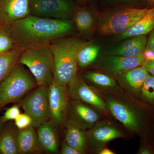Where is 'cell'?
I'll return each instance as SVG.
<instances>
[{
  "mask_svg": "<svg viewBox=\"0 0 154 154\" xmlns=\"http://www.w3.org/2000/svg\"><path fill=\"white\" fill-rule=\"evenodd\" d=\"M69 20H58L28 15L14 22L6 30L15 47L23 50L49 44L64 37L73 30Z\"/></svg>",
  "mask_w": 154,
  "mask_h": 154,
  "instance_id": "obj_1",
  "label": "cell"
},
{
  "mask_svg": "<svg viewBox=\"0 0 154 154\" xmlns=\"http://www.w3.org/2000/svg\"><path fill=\"white\" fill-rule=\"evenodd\" d=\"M100 93L110 114L130 132L149 140L150 125L154 119V107L123 90L116 93Z\"/></svg>",
  "mask_w": 154,
  "mask_h": 154,
  "instance_id": "obj_2",
  "label": "cell"
},
{
  "mask_svg": "<svg viewBox=\"0 0 154 154\" xmlns=\"http://www.w3.org/2000/svg\"><path fill=\"white\" fill-rule=\"evenodd\" d=\"M86 43L77 37L64 36L50 43L54 63L53 82L68 85L76 75L78 54Z\"/></svg>",
  "mask_w": 154,
  "mask_h": 154,
  "instance_id": "obj_3",
  "label": "cell"
},
{
  "mask_svg": "<svg viewBox=\"0 0 154 154\" xmlns=\"http://www.w3.org/2000/svg\"><path fill=\"white\" fill-rule=\"evenodd\" d=\"M18 63L28 67L38 85L49 87L53 82L54 58L50 44L24 49Z\"/></svg>",
  "mask_w": 154,
  "mask_h": 154,
  "instance_id": "obj_4",
  "label": "cell"
},
{
  "mask_svg": "<svg viewBox=\"0 0 154 154\" xmlns=\"http://www.w3.org/2000/svg\"><path fill=\"white\" fill-rule=\"evenodd\" d=\"M150 9L123 7L102 12L99 14L97 29L104 35H118L137 23Z\"/></svg>",
  "mask_w": 154,
  "mask_h": 154,
  "instance_id": "obj_5",
  "label": "cell"
},
{
  "mask_svg": "<svg viewBox=\"0 0 154 154\" xmlns=\"http://www.w3.org/2000/svg\"><path fill=\"white\" fill-rule=\"evenodd\" d=\"M38 85L30 71L18 63L0 84V109L19 101Z\"/></svg>",
  "mask_w": 154,
  "mask_h": 154,
  "instance_id": "obj_6",
  "label": "cell"
},
{
  "mask_svg": "<svg viewBox=\"0 0 154 154\" xmlns=\"http://www.w3.org/2000/svg\"><path fill=\"white\" fill-rule=\"evenodd\" d=\"M18 105L32 119V125L37 128L50 117L48 87L38 85L29 92Z\"/></svg>",
  "mask_w": 154,
  "mask_h": 154,
  "instance_id": "obj_7",
  "label": "cell"
},
{
  "mask_svg": "<svg viewBox=\"0 0 154 154\" xmlns=\"http://www.w3.org/2000/svg\"><path fill=\"white\" fill-rule=\"evenodd\" d=\"M30 15L58 20H69L75 9L71 0H29Z\"/></svg>",
  "mask_w": 154,
  "mask_h": 154,
  "instance_id": "obj_8",
  "label": "cell"
},
{
  "mask_svg": "<svg viewBox=\"0 0 154 154\" xmlns=\"http://www.w3.org/2000/svg\"><path fill=\"white\" fill-rule=\"evenodd\" d=\"M68 87L71 99L92 105L105 115L110 114L108 106L101 93L87 84L82 77L78 74Z\"/></svg>",
  "mask_w": 154,
  "mask_h": 154,
  "instance_id": "obj_9",
  "label": "cell"
},
{
  "mask_svg": "<svg viewBox=\"0 0 154 154\" xmlns=\"http://www.w3.org/2000/svg\"><path fill=\"white\" fill-rule=\"evenodd\" d=\"M86 132L88 147L97 153L107 143L126 135L123 130L107 119L100 120Z\"/></svg>",
  "mask_w": 154,
  "mask_h": 154,
  "instance_id": "obj_10",
  "label": "cell"
},
{
  "mask_svg": "<svg viewBox=\"0 0 154 154\" xmlns=\"http://www.w3.org/2000/svg\"><path fill=\"white\" fill-rule=\"evenodd\" d=\"M70 99L68 85L52 82L48 87L50 119L59 126L64 125L67 119Z\"/></svg>",
  "mask_w": 154,
  "mask_h": 154,
  "instance_id": "obj_11",
  "label": "cell"
},
{
  "mask_svg": "<svg viewBox=\"0 0 154 154\" xmlns=\"http://www.w3.org/2000/svg\"><path fill=\"white\" fill-rule=\"evenodd\" d=\"M102 114L92 105L70 99L67 118L84 131H88L101 120Z\"/></svg>",
  "mask_w": 154,
  "mask_h": 154,
  "instance_id": "obj_12",
  "label": "cell"
},
{
  "mask_svg": "<svg viewBox=\"0 0 154 154\" xmlns=\"http://www.w3.org/2000/svg\"><path fill=\"white\" fill-rule=\"evenodd\" d=\"M29 0H0V28L30 15Z\"/></svg>",
  "mask_w": 154,
  "mask_h": 154,
  "instance_id": "obj_13",
  "label": "cell"
},
{
  "mask_svg": "<svg viewBox=\"0 0 154 154\" xmlns=\"http://www.w3.org/2000/svg\"><path fill=\"white\" fill-rule=\"evenodd\" d=\"M144 60L143 52L132 57L110 55L103 61L102 67L114 78L130 70L141 66Z\"/></svg>",
  "mask_w": 154,
  "mask_h": 154,
  "instance_id": "obj_14",
  "label": "cell"
},
{
  "mask_svg": "<svg viewBox=\"0 0 154 154\" xmlns=\"http://www.w3.org/2000/svg\"><path fill=\"white\" fill-rule=\"evenodd\" d=\"M149 74L148 72L142 67L139 66L125 72L114 78L122 90L140 101V89Z\"/></svg>",
  "mask_w": 154,
  "mask_h": 154,
  "instance_id": "obj_15",
  "label": "cell"
},
{
  "mask_svg": "<svg viewBox=\"0 0 154 154\" xmlns=\"http://www.w3.org/2000/svg\"><path fill=\"white\" fill-rule=\"evenodd\" d=\"M58 127L54 122L49 119L37 128L36 133L42 151L53 154L59 152Z\"/></svg>",
  "mask_w": 154,
  "mask_h": 154,
  "instance_id": "obj_16",
  "label": "cell"
},
{
  "mask_svg": "<svg viewBox=\"0 0 154 154\" xmlns=\"http://www.w3.org/2000/svg\"><path fill=\"white\" fill-rule=\"evenodd\" d=\"M82 78L100 93H116L122 90L113 77L103 73L85 71L82 73Z\"/></svg>",
  "mask_w": 154,
  "mask_h": 154,
  "instance_id": "obj_17",
  "label": "cell"
},
{
  "mask_svg": "<svg viewBox=\"0 0 154 154\" xmlns=\"http://www.w3.org/2000/svg\"><path fill=\"white\" fill-rule=\"evenodd\" d=\"M65 126V142L79 151L82 154L87 152L88 147L87 132L80 128L67 118Z\"/></svg>",
  "mask_w": 154,
  "mask_h": 154,
  "instance_id": "obj_18",
  "label": "cell"
},
{
  "mask_svg": "<svg viewBox=\"0 0 154 154\" xmlns=\"http://www.w3.org/2000/svg\"><path fill=\"white\" fill-rule=\"evenodd\" d=\"M35 128L32 125L19 130L17 137L19 154L35 153L41 152Z\"/></svg>",
  "mask_w": 154,
  "mask_h": 154,
  "instance_id": "obj_19",
  "label": "cell"
},
{
  "mask_svg": "<svg viewBox=\"0 0 154 154\" xmlns=\"http://www.w3.org/2000/svg\"><path fill=\"white\" fill-rule=\"evenodd\" d=\"M110 53V55L132 57L144 52L147 38L146 35L130 37Z\"/></svg>",
  "mask_w": 154,
  "mask_h": 154,
  "instance_id": "obj_20",
  "label": "cell"
},
{
  "mask_svg": "<svg viewBox=\"0 0 154 154\" xmlns=\"http://www.w3.org/2000/svg\"><path fill=\"white\" fill-rule=\"evenodd\" d=\"M88 7L75 9L73 14V20L78 31L83 34L93 32L96 24V15Z\"/></svg>",
  "mask_w": 154,
  "mask_h": 154,
  "instance_id": "obj_21",
  "label": "cell"
},
{
  "mask_svg": "<svg viewBox=\"0 0 154 154\" xmlns=\"http://www.w3.org/2000/svg\"><path fill=\"white\" fill-rule=\"evenodd\" d=\"M19 130L15 125H4L0 134V154H18L17 137Z\"/></svg>",
  "mask_w": 154,
  "mask_h": 154,
  "instance_id": "obj_22",
  "label": "cell"
},
{
  "mask_svg": "<svg viewBox=\"0 0 154 154\" xmlns=\"http://www.w3.org/2000/svg\"><path fill=\"white\" fill-rule=\"evenodd\" d=\"M154 28V7L150 8L144 17L124 33L119 34L117 38L119 40L128 38L139 35H146Z\"/></svg>",
  "mask_w": 154,
  "mask_h": 154,
  "instance_id": "obj_23",
  "label": "cell"
},
{
  "mask_svg": "<svg viewBox=\"0 0 154 154\" xmlns=\"http://www.w3.org/2000/svg\"><path fill=\"white\" fill-rule=\"evenodd\" d=\"M23 51L15 47L8 52L0 53V84L18 63Z\"/></svg>",
  "mask_w": 154,
  "mask_h": 154,
  "instance_id": "obj_24",
  "label": "cell"
},
{
  "mask_svg": "<svg viewBox=\"0 0 154 154\" xmlns=\"http://www.w3.org/2000/svg\"><path fill=\"white\" fill-rule=\"evenodd\" d=\"M100 47L91 42L81 48L78 56V68H85L94 63L99 55Z\"/></svg>",
  "mask_w": 154,
  "mask_h": 154,
  "instance_id": "obj_25",
  "label": "cell"
},
{
  "mask_svg": "<svg viewBox=\"0 0 154 154\" xmlns=\"http://www.w3.org/2000/svg\"><path fill=\"white\" fill-rule=\"evenodd\" d=\"M140 101L154 107V76L149 74L144 82L139 94Z\"/></svg>",
  "mask_w": 154,
  "mask_h": 154,
  "instance_id": "obj_26",
  "label": "cell"
},
{
  "mask_svg": "<svg viewBox=\"0 0 154 154\" xmlns=\"http://www.w3.org/2000/svg\"><path fill=\"white\" fill-rule=\"evenodd\" d=\"M14 47V41L8 31L0 28V53L8 52Z\"/></svg>",
  "mask_w": 154,
  "mask_h": 154,
  "instance_id": "obj_27",
  "label": "cell"
},
{
  "mask_svg": "<svg viewBox=\"0 0 154 154\" xmlns=\"http://www.w3.org/2000/svg\"><path fill=\"white\" fill-rule=\"evenodd\" d=\"M14 124L18 129H24L32 125V119L27 113H21L14 120Z\"/></svg>",
  "mask_w": 154,
  "mask_h": 154,
  "instance_id": "obj_28",
  "label": "cell"
},
{
  "mask_svg": "<svg viewBox=\"0 0 154 154\" xmlns=\"http://www.w3.org/2000/svg\"><path fill=\"white\" fill-rule=\"evenodd\" d=\"M20 114V106L15 105L7 109L1 118L3 123H5L9 121L15 120Z\"/></svg>",
  "mask_w": 154,
  "mask_h": 154,
  "instance_id": "obj_29",
  "label": "cell"
},
{
  "mask_svg": "<svg viewBox=\"0 0 154 154\" xmlns=\"http://www.w3.org/2000/svg\"><path fill=\"white\" fill-rule=\"evenodd\" d=\"M137 154H154V147L147 140L141 139L140 146Z\"/></svg>",
  "mask_w": 154,
  "mask_h": 154,
  "instance_id": "obj_30",
  "label": "cell"
},
{
  "mask_svg": "<svg viewBox=\"0 0 154 154\" xmlns=\"http://www.w3.org/2000/svg\"><path fill=\"white\" fill-rule=\"evenodd\" d=\"M60 152L62 154H82L79 151L69 145L65 142L62 144Z\"/></svg>",
  "mask_w": 154,
  "mask_h": 154,
  "instance_id": "obj_31",
  "label": "cell"
},
{
  "mask_svg": "<svg viewBox=\"0 0 154 154\" xmlns=\"http://www.w3.org/2000/svg\"><path fill=\"white\" fill-rule=\"evenodd\" d=\"M141 66L149 74L154 76V59L145 60Z\"/></svg>",
  "mask_w": 154,
  "mask_h": 154,
  "instance_id": "obj_32",
  "label": "cell"
},
{
  "mask_svg": "<svg viewBox=\"0 0 154 154\" xmlns=\"http://www.w3.org/2000/svg\"><path fill=\"white\" fill-rule=\"evenodd\" d=\"M145 49L152 51L154 52V28L149 33Z\"/></svg>",
  "mask_w": 154,
  "mask_h": 154,
  "instance_id": "obj_33",
  "label": "cell"
},
{
  "mask_svg": "<svg viewBox=\"0 0 154 154\" xmlns=\"http://www.w3.org/2000/svg\"><path fill=\"white\" fill-rule=\"evenodd\" d=\"M149 140L154 147V119L150 125Z\"/></svg>",
  "mask_w": 154,
  "mask_h": 154,
  "instance_id": "obj_34",
  "label": "cell"
},
{
  "mask_svg": "<svg viewBox=\"0 0 154 154\" xmlns=\"http://www.w3.org/2000/svg\"><path fill=\"white\" fill-rule=\"evenodd\" d=\"M145 60L154 59V52L149 50H145L143 52Z\"/></svg>",
  "mask_w": 154,
  "mask_h": 154,
  "instance_id": "obj_35",
  "label": "cell"
},
{
  "mask_svg": "<svg viewBox=\"0 0 154 154\" xmlns=\"http://www.w3.org/2000/svg\"><path fill=\"white\" fill-rule=\"evenodd\" d=\"M98 154H114L115 153L110 149L107 148L106 147H104L102 149H101L99 152Z\"/></svg>",
  "mask_w": 154,
  "mask_h": 154,
  "instance_id": "obj_36",
  "label": "cell"
},
{
  "mask_svg": "<svg viewBox=\"0 0 154 154\" xmlns=\"http://www.w3.org/2000/svg\"><path fill=\"white\" fill-rule=\"evenodd\" d=\"M76 2L83 6L89 5L93 2V0H75Z\"/></svg>",
  "mask_w": 154,
  "mask_h": 154,
  "instance_id": "obj_37",
  "label": "cell"
},
{
  "mask_svg": "<svg viewBox=\"0 0 154 154\" xmlns=\"http://www.w3.org/2000/svg\"><path fill=\"white\" fill-rule=\"evenodd\" d=\"M4 124V123L2 121V118H0V134H1L2 130L3 127H4V125H3Z\"/></svg>",
  "mask_w": 154,
  "mask_h": 154,
  "instance_id": "obj_38",
  "label": "cell"
},
{
  "mask_svg": "<svg viewBox=\"0 0 154 154\" xmlns=\"http://www.w3.org/2000/svg\"><path fill=\"white\" fill-rule=\"evenodd\" d=\"M112 1H129L131 0H110Z\"/></svg>",
  "mask_w": 154,
  "mask_h": 154,
  "instance_id": "obj_39",
  "label": "cell"
},
{
  "mask_svg": "<svg viewBox=\"0 0 154 154\" xmlns=\"http://www.w3.org/2000/svg\"><path fill=\"white\" fill-rule=\"evenodd\" d=\"M149 2L152 5H154V0H150Z\"/></svg>",
  "mask_w": 154,
  "mask_h": 154,
  "instance_id": "obj_40",
  "label": "cell"
},
{
  "mask_svg": "<svg viewBox=\"0 0 154 154\" xmlns=\"http://www.w3.org/2000/svg\"><path fill=\"white\" fill-rule=\"evenodd\" d=\"M148 1H149V2H150V0H148Z\"/></svg>",
  "mask_w": 154,
  "mask_h": 154,
  "instance_id": "obj_41",
  "label": "cell"
}]
</instances>
